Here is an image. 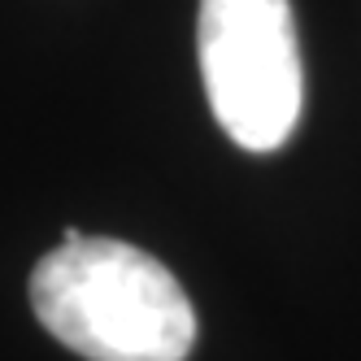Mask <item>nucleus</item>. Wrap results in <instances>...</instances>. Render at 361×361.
Returning <instances> with one entry per match:
<instances>
[{
  "label": "nucleus",
  "mask_w": 361,
  "mask_h": 361,
  "mask_svg": "<svg viewBox=\"0 0 361 361\" xmlns=\"http://www.w3.org/2000/svg\"><path fill=\"white\" fill-rule=\"evenodd\" d=\"M31 309L87 361H188L196 314L152 252L66 231L31 274Z\"/></svg>",
  "instance_id": "obj_1"
},
{
  "label": "nucleus",
  "mask_w": 361,
  "mask_h": 361,
  "mask_svg": "<svg viewBox=\"0 0 361 361\" xmlns=\"http://www.w3.org/2000/svg\"><path fill=\"white\" fill-rule=\"evenodd\" d=\"M196 53L218 126L248 152L292 140L305 105V66L288 0H200Z\"/></svg>",
  "instance_id": "obj_2"
}]
</instances>
